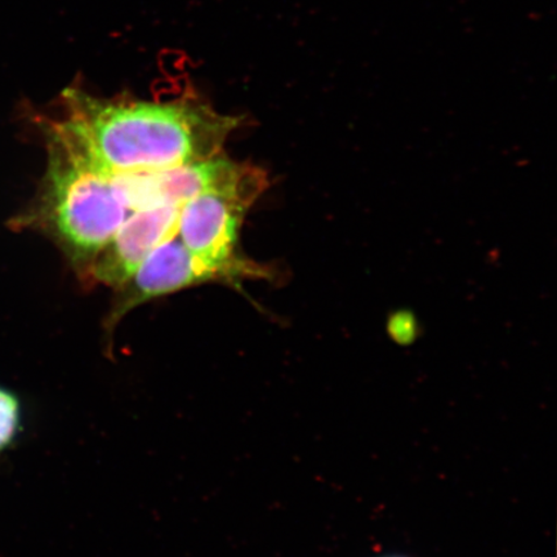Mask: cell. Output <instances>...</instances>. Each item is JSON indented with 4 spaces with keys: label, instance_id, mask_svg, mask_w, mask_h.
<instances>
[{
    "label": "cell",
    "instance_id": "obj_1",
    "mask_svg": "<svg viewBox=\"0 0 557 557\" xmlns=\"http://www.w3.org/2000/svg\"><path fill=\"white\" fill-rule=\"evenodd\" d=\"M54 116L110 173L176 169L222 156L240 116L219 113L186 89L165 100L99 97L79 85L61 94Z\"/></svg>",
    "mask_w": 557,
    "mask_h": 557
},
{
    "label": "cell",
    "instance_id": "obj_2",
    "mask_svg": "<svg viewBox=\"0 0 557 557\" xmlns=\"http://www.w3.org/2000/svg\"><path fill=\"white\" fill-rule=\"evenodd\" d=\"M47 170L37 197L12 221L50 238L83 281L111 236L129 218L115 173L101 169L55 117H38Z\"/></svg>",
    "mask_w": 557,
    "mask_h": 557
},
{
    "label": "cell",
    "instance_id": "obj_3",
    "mask_svg": "<svg viewBox=\"0 0 557 557\" xmlns=\"http://www.w3.org/2000/svg\"><path fill=\"white\" fill-rule=\"evenodd\" d=\"M267 171L242 163L232 178L186 200L181 208L177 236L199 259L226 271L242 287L247 278H271L274 270L239 253L244 219L269 189Z\"/></svg>",
    "mask_w": 557,
    "mask_h": 557
},
{
    "label": "cell",
    "instance_id": "obj_4",
    "mask_svg": "<svg viewBox=\"0 0 557 557\" xmlns=\"http://www.w3.org/2000/svg\"><path fill=\"white\" fill-rule=\"evenodd\" d=\"M206 283H224L240 288L226 271L199 259L187 249L177 234L160 244L128 281L115 289L113 306L103 323L108 334L107 352L113 348L111 338L116 325L129 311L151 299Z\"/></svg>",
    "mask_w": 557,
    "mask_h": 557
},
{
    "label": "cell",
    "instance_id": "obj_5",
    "mask_svg": "<svg viewBox=\"0 0 557 557\" xmlns=\"http://www.w3.org/2000/svg\"><path fill=\"white\" fill-rule=\"evenodd\" d=\"M183 206H160L132 213L96 256L87 282L120 288L152 250L177 234Z\"/></svg>",
    "mask_w": 557,
    "mask_h": 557
},
{
    "label": "cell",
    "instance_id": "obj_6",
    "mask_svg": "<svg viewBox=\"0 0 557 557\" xmlns=\"http://www.w3.org/2000/svg\"><path fill=\"white\" fill-rule=\"evenodd\" d=\"M21 422L20 401L15 395L0 389V449L16 437Z\"/></svg>",
    "mask_w": 557,
    "mask_h": 557
},
{
    "label": "cell",
    "instance_id": "obj_7",
    "mask_svg": "<svg viewBox=\"0 0 557 557\" xmlns=\"http://www.w3.org/2000/svg\"><path fill=\"white\" fill-rule=\"evenodd\" d=\"M388 330L395 338L406 341L414 336L416 319L410 311H399L389 319Z\"/></svg>",
    "mask_w": 557,
    "mask_h": 557
}]
</instances>
